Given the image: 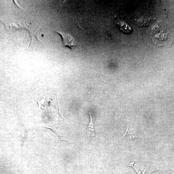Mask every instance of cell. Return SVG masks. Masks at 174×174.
<instances>
[{"instance_id":"cell-3","label":"cell","mask_w":174,"mask_h":174,"mask_svg":"<svg viewBox=\"0 0 174 174\" xmlns=\"http://www.w3.org/2000/svg\"><path fill=\"white\" fill-rule=\"evenodd\" d=\"M56 32L61 35L63 43L65 46H68L71 49H72L76 45L74 38L70 34L61 31H56Z\"/></svg>"},{"instance_id":"cell-1","label":"cell","mask_w":174,"mask_h":174,"mask_svg":"<svg viewBox=\"0 0 174 174\" xmlns=\"http://www.w3.org/2000/svg\"><path fill=\"white\" fill-rule=\"evenodd\" d=\"M127 165L133 167L138 174H150L159 170L157 166L153 164L142 161L136 163L133 162Z\"/></svg>"},{"instance_id":"cell-5","label":"cell","mask_w":174,"mask_h":174,"mask_svg":"<svg viewBox=\"0 0 174 174\" xmlns=\"http://www.w3.org/2000/svg\"><path fill=\"white\" fill-rule=\"evenodd\" d=\"M118 24L121 31L126 34H129L132 32V29L127 23L121 21L118 22Z\"/></svg>"},{"instance_id":"cell-2","label":"cell","mask_w":174,"mask_h":174,"mask_svg":"<svg viewBox=\"0 0 174 174\" xmlns=\"http://www.w3.org/2000/svg\"><path fill=\"white\" fill-rule=\"evenodd\" d=\"M153 38L154 43L159 46H165L168 45V41L170 39V33L165 30L158 29L154 30Z\"/></svg>"},{"instance_id":"cell-4","label":"cell","mask_w":174,"mask_h":174,"mask_svg":"<svg viewBox=\"0 0 174 174\" xmlns=\"http://www.w3.org/2000/svg\"><path fill=\"white\" fill-rule=\"evenodd\" d=\"M126 136H128L130 139H134L139 138H145L149 136L143 137L138 135L136 131L132 127V126L128 124L127 130L125 134L120 139H121L123 137Z\"/></svg>"},{"instance_id":"cell-6","label":"cell","mask_w":174,"mask_h":174,"mask_svg":"<svg viewBox=\"0 0 174 174\" xmlns=\"http://www.w3.org/2000/svg\"><path fill=\"white\" fill-rule=\"evenodd\" d=\"M91 117V121L87 128V134L90 136H95V130L94 127V124L92 117L91 113H89Z\"/></svg>"}]
</instances>
